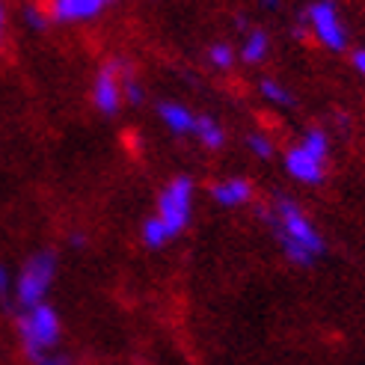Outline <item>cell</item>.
Instances as JSON below:
<instances>
[{
  "label": "cell",
  "mask_w": 365,
  "mask_h": 365,
  "mask_svg": "<svg viewBox=\"0 0 365 365\" xmlns=\"http://www.w3.org/2000/svg\"><path fill=\"white\" fill-rule=\"evenodd\" d=\"M259 93H262L264 101L277 104V107H294V104H297V101H294V93H291L285 83L273 81V78H264V81L259 83Z\"/></svg>",
  "instance_id": "cell-13"
},
{
  "label": "cell",
  "mask_w": 365,
  "mask_h": 365,
  "mask_svg": "<svg viewBox=\"0 0 365 365\" xmlns=\"http://www.w3.org/2000/svg\"><path fill=\"white\" fill-rule=\"evenodd\" d=\"M12 288H15V282H12V277H9V270L0 264V300H6V297L12 294Z\"/></svg>",
  "instance_id": "cell-18"
},
{
  "label": "cell",
  "mask_w": 365,
  "mask_h": 365,
  "mask_svg": "<svg viewBox=\"0 0 365 365\" xmlns=\"http://www.w3.org/2000/svg\"><path fill=\"white\" fill-rule=\"evenodd\" d=\"M167 241H173L170 232H167V226H163L158 217H149V220L143 223V244L149 247V250H160Z\"/></svg>",
  "instance_id": "cell-14"
},
{
  "label": "cell",
  "mask_w": 365,
  "mask_h": 365,
  "mask_svg": "<svg viewBox=\"0 0 365 365\" xmlns=\"http://www.w3.org/2000/svg\"><path fill=\"white\" fill-rule=\"evenodd\" d=\"M24 21L33 27V30H45V24H48V18L39 12V9H36V6H27L24 9Z\"/></svg>",
  "instance_id": "cell-17"
},
{
  "label": "cell",
  "mask_w": 365,
  "mask_h": 365,
  "mask_svg": "<svg viewBox=\"0 0 365 365\" xmlns=\"http://www.w3.org/2000/svg\"><path fill=\"white\" fill-rule=\"evenodd\" d=\"M262 6H264V9H279L282 0H262Z\"/></svg>",
  "instance_id": "cell-20"
},
{
  "label": "cell",
  "mask_w": 365,
  "mask_h": 365,
  "mask_svg": "<svg viewBox=\"0 0 365 365\" xmlns=\"http://www.w3.org/2000/svg\"><path fill=\"white\" fill-rule=\"evenodd\" d=\"M158 116L167 125V131H173V134H193V128H196V116L178 101H160Z\"/></svg>",
  "instance_id": "cell-10"
},
{
  "label": "cell",
  "mask_w": 365,
  "mask_h": 365,
  "mask_svg": "<svg viewBox=\"0 0 365 365\" xmlns=\"http://www.w3.org/2000/svg\"><path fill=\"white\" fill-rule=\"evenodd\" d=\"M267 51H270V36H267L262 27H252V30L244 36L238 57H241L247 66H259V63L267 57Z\"/></svg>",
  "instance_id": "cell-11"
},
{
  "label": "cell",
  "mask_w": 365,
  "mask_h": 365,
  "mask_svg": "<svg viewBox=\"0 0 365 365\" xmlns=\"http://www.w3.org/2000/svg\"><path fill=\"white\" fill-rule=\"evenodd\" d=\"M128 66L122 60H113L107 63L98 75H96V83H93V98H96V107L104 113V116H116L119 107H122V78H125Z\"/></svg>",
  "instance_id": "cell-7"
},
{
  "label": "cell",
  "mask_w": 365,
  "mask_h": 365,
  "mask_svg": "<svg viewBox=\"0 0 365 365\" xmlns=\"http://www.w3.org/2000/svg\"><path fill=\"white\" fill-rule=\"evenodd\" d=\"M235 60H238V53H235L229 45H211V51H208V63H211L214 68L229 71V68L235 66Z\"/></svg>",
  "instance_id": "cell-15"
},
{
  "label": "cell",
  "mask_w": 365,
  "mask_h": 365,
  "mask_svg": "<svg viewBox=\"0 0 365 365\" xmlns=\"http://www.w3.org/2000/svg\"><path fill=\"white\" fill-rule=\"evenodd\" d=\"M0 30H4V6H0Z\"/></svg>",
  "instance_id": "cell-21"
},
{
  "label": "cell",
  "mask_w": 365,
  "mask_h": 365,
  "mask_svg": "<svg viewBox=\"0 0 365 365\" xmlns=\"http://www.w3.org/2000/svg\"><path fill=\"white\" fill-rule=\"evenodd\" d=\"M306 24H309V33H312L324 48H330V51L348 48V30H344V21H341L339 6L333 0H315V4H309Z\"/></svg>",
  "instance_id": "cell-6"
},
{
  "label": "cell",
  "mask_w": 365,
  "mask_h": 365,
  "mask_svg": "<svg viewBox=\"0 0 365 365\" xmlns=\"http://www.w3.org/2000/svg\"><path fill=\"white\" fill-rule=\"evenodd\" d=\"M18 336L24 341V354L33 365H66V356L57 351L60 344V318L53 306L36 303L21 309L18 315Z\"/></svg>",
  "instance_id": "cell-2"
},
{
  "label": "cell",
  "mask_w": 365,
  "mask_h": 365,
  "mask_svg": "<svg viewBox=\"0 0 365 365\" xmlns=\"http://www.w3.org/2000/svg\"><path fill=\"white\" fill-rule=\"evenodd\" d=\"M247 145H250V152H252L255 158H262V160H267V158L273 155V140H270L267 134L252 131V134L247 137Z\"/></svg>",
  "instance_id": "cell-16"
},
{
  "label": "cell",
  "mask_w": 365,
  "mask_h": 365,
  "mask_svg": "<svg viewBox=\"0 0 365 365\" xmlns=\"http://www.w3.org/2000/svg\"><path fill=\"white\" fill-rule=\"evenodd\" d=\"M354 68L365 78V48H359V51L354 53Z\"/></svg>",
  "instance_id": "cell-19"
},
{
  "label": "cell",
  "mask_w": 365,
  "mask_h": 365,
  "mask_svg": "<svg viewBox=\"0 0 365 365\" xmlns=\"http://www.w3.org/2000/svg\"><path fill=\"white\" fill-rule=\"evenodd\" d=\"M190 205H193V181L187 175L173 178L167 187H163L160 199H158V220L167 226L170 238H178L185 232L187 220H190Z\"/></svg>",
  "instance_id": "cell-5"
},
{
  "label": "cell",
  "mask_w": 365,
  "mask_h": 365,
  "mask_svg": "<svg viewBox=\"0 0 365 365\" xmlns=\"http://www.w3.org/2000/svg\"><path fill=\"white\" fill-rule=\"evenodd\" d=\"M193 137L205 145V149H223L226 134L223 128L217 125L211 116H196V128H193Z\"/></svg>",
  "instance_id": "cell-12"
},
{
  "label": "cell",
  "mask_w": 365,
  "mask_h": 365,
  "mask_svg": "<svg viewBox=\"0 0 365 365\" xmlns=\"http://www.w3.org/2000/svg\"><path fill=\"white\" fill-rule=\"evenodd\" d=\"M116 0H51L48 18L60 24H75V21H89V18L101 15L104 9H110Z\"/></svg>",
  "instance_id": "cell-8"
},
{
  "label": "cell",
  "mask_w": 365,
  "mask_h": 365,
  "mask_svg": "<svg viewBox=\"0 0 365 365\" xmlns=\"http://www.w3.org/2000/svg\"><path fill=\"white\" fill-rule=\"evenodd\" d=\"M327 158H330V137L324 128H312L285 152V170L300 185H321L327 175Z\"/></svg>",
  "instance_id": "cell-3"
},
{
  "label": "cell",
  "mask_w": 365,
  "mask_h": 365,
  "mask_svg": "<svg viewBox=\"0 0 365 365\" xmlns=\"http://www.w3.org/2000/svg\"><path fill=\"white\" fill-rule=\"evenodd\" d=\"M250 196H252V185L247 178H226L211 187V199L223 208H238V205L250 202Z\"/></svg>",
  "instance_id": "cell-9"
},
{
  "label": "cell",
  "mask_w": 365,
  "mask_h": 365,
  "mask_svg": "<svg viewBox=\"0 0 365 365\" xmlns=\"http://www.w3.org/2000/svg\"><path fill=\"white\" fill-rule=\"evenodd\" d=\"M53 277H57V255H53V252H36V255H30L27 264L21 267V273H18L15 288H12L15 303L21 309H30L36 303H45V294H48Z\"/></svg>",
  "instance_id": "cell-4"
},
{
  "label": "cell",
  "mask_w": 365,
  "mask_h": 365,
  "mask_svg": "<svg viewBox=\"0 0 365 365\" xmlns=\"http://www.w3.org/2000/svg\"><path fill=\"white\" fill-rule=\"evenodd\" d=\"M264 223L273 229L277 241L285 252V259L297 267H312L324 255V238L321 232L309 223L303 208L288 196H273V202L259 211Z\"/></svg>",
  "instance_id": "cell-1"
}]
</instances>
